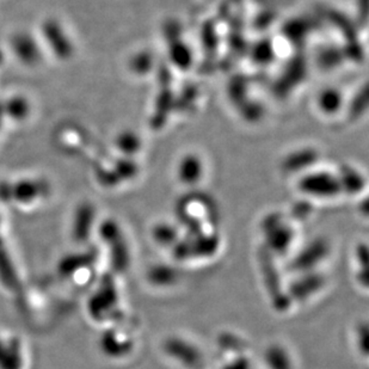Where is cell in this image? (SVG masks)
Here are the masks:
<instances>
[{"label": "cell", "instance_id": "2", "mask_svg": "<svg viewBox=\"0 0 369 369\" xmlns=\"http://www.w3.org/2000/svg\"><path fill=\"white\" fill-rule=\"evenodd\" d=\"M161 350L166 360L181 369H204L207 366V355L200 344L184 334L166 336Z\"/></svg>", "mask_w": 369, "mask_h": 369}, {"label": "cell", "instance_id": "7", "mask_svg": "<svg viewBox=\"0 0 369 369\" xmlns=\"http://www.w3.org/2000/svg\"><path fill=\"white\" fill-rule=\"evenodd\" d=\"M263 365L267 369H298L296 355L285 342H271L263 350Z\"/></svg>", "mask_w": 369, "mask_h": 369}, {"label": "cell", "instance_id": "9", "mask_svg": "<svg viewBox=\"0 0 369 369\" xmlns=\"http://www.w3.org/2000/svg\"><path fill=\"white\" fill-rule=\"evenodd\" d=\"M352 347L363 363H368V322L367 319H360L352 327Z\"/></svg>", "mask_w": 369, "mask_h": 369}, {"label": "cell", "instance_id": "8", "mask_svg": "<svg viewBox=\"0 0 369 369\" xmlns=\"http://www.w3.org/2000/svg\"><path fill=\"white\" fill-rule=\"evenodd\" d=\"M151 238H152V242L156 245V249H159L161 251L166 252L170 255L172 250L176 248V245L179 244V239L182 238V235L172 225L158 224L153 227Z\"/></svg>", "mask_w": 369, "mask_h": 369}, {"label": "cell", "instance_id": "5", "mask_svg": "<svg viewBox=\"0 0 369 369\" xmlns=\"http://www.w3.org/2000/svg\"><path fill=\"white\" fill-rule=\"evenodd\" d=\"M182 267L174 261H171V263L156 262L150 265L146 270V281L156 291H172L182 281Z\"/></svg>", "mask_w": 369, "mask_h": 369}, {"label": "cell", "instance_id": "1", "mask_svg": "<svg viewBox=\"0 0 369 369\" xmlns=\"http://www.w3.org/2000/svg\"><path fill=\"white\" fill-rule=\"evenodd\" d=\"M280 263L283 262L262 246L257 251V265L265 296L275 312L287 314L294 311V305L288 289V274Z\"/></svg>", "mask_w": 369, "mask_h": 369}, {"label": "cell", "instance_id": "4", "mask_svg": "<svg viewBox=\"0 0 369 369\" xmlns=\"http://www.w3.org/2000/svg\"><path fill=\"white\" fill-rule=\"evenodd\" d=\"M334 248L326 239H314L309 243L300 244L299 248L286 262L287 274H298L311 270L326 269L330 262Z\"/></svg>", "mask_w": 369, "mask_h": 369}, {"label": "cell", "instance_id": "3", "mask_svg": "<svg viewBox=\"0 0 369 369\" xmlns=\"http://www.w3.org/2000/svg\"><path fill=\"white\" fill-rule=\"evenodd\" d=\"M330 283L331 278L326 269L288 275V289L294 309L319 299L327 291Z\"/></svg>", "mask_w": 369, "mask_h": 369}, {"label": "cell", "instance_id": "6", "mask_svg": "<svg viewBox=\"0 0 369 369\" xmlns=\"http://www.w3.org/2000/svg\"><path fill=\"white\" fill-rule=\"evenodd\" d=\"M369 249L367 240H359L352 250V271L355 286L367 294L369 291Z\"/></svg>", "mask_w": 369, "mask_h": 369}]
</instances>
